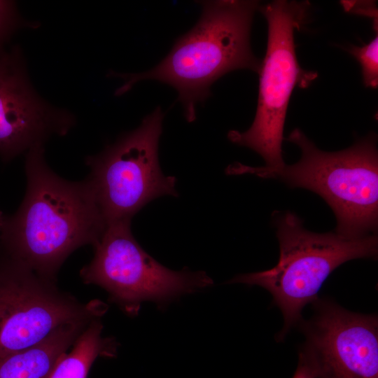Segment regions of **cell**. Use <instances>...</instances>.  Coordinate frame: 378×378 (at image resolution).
Masks as SVG:
<instances>
[{
  "mask_svg": "<svg viewBox=\"0 0 378 378\" xmlns=\"http://www.w3.org/2000/svg\"><path fill=\"white\" fill-rule=\"evenodd\" d=\"M27 188L18 209L5 216L0 232L2 256L55 280L66 258L94 246L107 224L85 180L69 181L48 165L43 146L26 153Z\"/></svg>",
  "mask_w": 378,
  "mask_h": 378,
  "instance_id": "6da1fadb",
  "label": "cell"
},
{
  "mask_svg": "<svg viewBox=\"0 0 378 378\" xmlns=\"http://www.w3.org/2000/svg\"><path fill=\"white\" fill-rule=\"evenodd\" d=\"M200 4L202 13L196 24L176 39L159 64L141 73L113 74L125 81L116 95L144 80L164 83L177 91L184 116L191 122L196 119L197 105L211 96V87L219 78L238 69L259 72L261 60L251 50L250 33L260 3L220 0Z\"/></svg>",
  "mask_w": 378,
  "mask_h": 378,
  "instance_id": "7a4b0ae2",
  "label": "cell"
},
{
  "mask_svg": "<svg viewBox=\"0 0 378 378\" xmlns=\"http://www.w3.org/2000/svg\"><path fill=\"white\" fill-rule=\"evenodd\" d=\"M286 139L301 150V158L296 163L270 167L237 162L227 167V174L279 178L292 188L312 190L333 211L336 233L350 239L375 234L378 224V155L374 135L337 152L318 149L297 128Z\"/></svg>",
  "mask_w": 378,
  "mask_h": 378,
  "instance_id": "3957f363",
  "label": "cell"
},
{
  "mask_svg": "<svg viewBox=\"0 0 378 378\" xmlns=\"http://www.w3.org/2000/svg\"><path fill=\"white\" fill-rule=\"evenodd\" d=\"M279 258L272 268L239 274L228 283L257 285L268 290L284 316L279 338L301 320L303 308L318 299L317 294L330 274L352 259L375 258V234L350 239L337 233L313 232L300 218L287 212L276 220Z\"/></svg>",
  "mask_w": 378,
  "mask_h": 378,
  "instance_id": "277c9868",
  "label": "cell"
},
{
  "mask_svg": "<svg viewBox=\"0 0 378 378\" xmlns=\"http://www.w3.org/2000/svg\"><path fill=\"white\" fill-rule=\"evenodd\" d=\"M307 1H273L260 5L259 10L267 22V45L261 61L255 116L245 132L231 130L229 140L258 153L266 167H281L283 132L290 98L295 87L307 88L316 72L300 67L295 52L294 31L307 18Z\"/></svg>",
  "mask_w": 378,
  "mask_h": 378,
  "instance_id": "5b68a950",
  "label": "cell"
},
{
  "mask_svg": "<svg viewBox=\"0 0 378 378\" xmlns=\"http://www.w3.org/2000/svg\"><path fill=\"white\" fill-rule=\"evenodd\" d=\"M163 118L157 107L137 128L87 158L90 173L86 181L107 225L131 221L143 206L159 197L177 195L175 177L164 175L159 164Z\"/></svg>",
  "mask_w": 378,
  "mask_h": 378,
  "instance_id": "8992f818",
  "label": "cell"
},
{
  "mask_svg": "<svg viewBox=\"0 0 378 378\" xmlns=\"http://www.w3.org/2000/svg\"><path fill=\"white\" fill-rule=\"evenodd\" d=\"M130 223L108 225L94 246L92 260L80 272L85 284L104 288L126 314L136 315L143 302L165 304L213 284L204 272H176L162 265L136 241Z\"/></svg>",
  "mask_w": 378,
  "mask_h": 378,
  "instance_id": "52a82bcc",
  "label": "cell"
},
{
  "mask_svg": "<svg viewBox=\"0 0 378 378\" xmlns=\"http://www.w3.org/2000/svg\"><path fill=\"white\" fill-rule=\"evenodd\" d=\"M108 309L83 303L22 263L0 258V357L29 348L62 325L101 318Z\"/></svg>",
  "mask_w": 378,
  "mask_h": 378,
  "instance_id": "ba28073f",
  "label": "cell"
},
{
  "mask_svg": "<svg viewBox=\"0 0 378 378\" xmlns=\"http://www.w3.org/2000/svg\"><path fill=\"white\" fill-rule=\"evenodd\" d=\"M299 360L315 378H378V319L317 299Z\"/></svg>",
  "mask_w": 378,
  "mask_h": 378,
  "instance_id": "9c48e42d",
  "label": "cell"
},
{
  "mask_svg": "<svg viewBox=\"0 0 378 378\" xmlns=\"http://www.w3.org/2000/svg\"><path fill=\"white\" fill-rule=\"evenodd\" d=\"M74 124L69 113L55 108L31 85L18 48L0 53V158L9 161L64 135Z\"/></svg>",
  "mask_w": 378,
  "mask_h": 378,
  "instance_id": "30bf717a",
  "label": "cell"
},
{
  "mask_svg": "<svg viewBox=\"0 0 378 378\" xmlns=\"http://www.w3.org/2000/svg\"><path fill=\"white\" fill-rule=\"evenodd\" d=\"M89 323L62 325L37 344L0 357V378H48Z\"/></svg>",
  "mask_w": 378,
  "mask_h": 378,
  "instance_id": "8fae6325",
  "label": "cell"
},
{
  "mask_svg": "<svg viewBox=\"0 0 378 378\" xmlns=\"http://www.w3.org/2000/svg\"><path fill=\"white\" fill-rule=\"evenodd\" d=\"M101 318L90 323L78 335L69 353L58 360L48 378H87L98 357L115 356L114 339L103 337Z\"/></svg>",
  "mask_w": 378,
  "mask_h": 378,
  "instance_id": "7c38bea8",
  "label": "cell"
},
{
  "mask_svg": "<svg viewBox=\"0 0 378 378\" xmlns=\"http://www.w3.org/2000/svg\"><path fill=\"white\" fill-rule=\"evenodd\" d=\"M349 52L360 63L365 87L377 88L378 85V36L363 46H353Z\"/></svg>",
  "mask_w": 378,
  "mask_h": 378,
  "instance_id": "4fadbf2b",
  "label": "cell"
},
{
  "mask_svg": "<svg viewBox=\"0 0 378 378\" xmlns=\"http://www.w3.org/2000/svg\"><path fill=\"white\" fill-rule=\"evenodd\" d=\"M22 24L15 1L0 0V53Z\"/></svg>",
  "mask_w": 378,
  "mask_h": 378,
  "instance_id": "5bb4252c",
  "label": "cell"
},
{
  "mask_svg": "<svg viewBox=\"0 0 378 378\" xmlns=\"http://www.w3.org/2000/svg\"><path fill=\"white\" fill-rule=\"evenodd\" d=\"M346 11L369 16L374 20V24L377 26V9L375 4L371 1H342Z\"/></svg>",
  "mask_w": 378,
  "mask_h": 378,
  "instance_id": "9a60e30c",
  "label": "cell"
},
{
  "mask_svg": "<svg viewBox=\"0 0 378 378\" xmlns=\"http://www.w3.org/2000/svg\"><path fill=\"white\" fill-rule=\"evenodd\" d=\"M293 378H315L309 368L301 360H299L297 369Z\"/></svg>",
  "mask_w": 378,
  "mask_h": 378,
  "instance_id": "2e32d148",
  "label": "cell"
},
{
  "mask_svg": "<svg viewBox=\"0 0 378 378\" xmlns=\"http://www.w3.org/2000/svg\"><path fill=\"white\" fill-rule=\"evenodd\" d=\"M5 216L3 214V213L0 211V232L3 226V223L4 221Z\"/></svg>",
  "mask_w": 378,
  "mask_h": 378,
  "instance_id": "e0dca14e",
  "label": "cell"
}]
</instances>
